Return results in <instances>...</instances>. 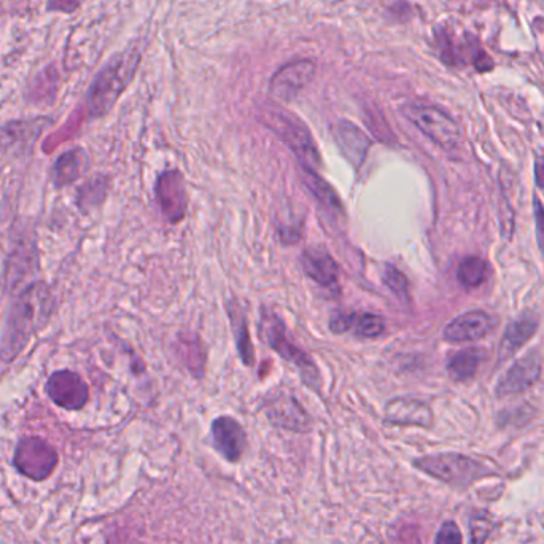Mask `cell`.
<instances>
[{
    "label": "cell",
    "mask_w": 544,
    "mask_h": 544,
    "mask_svg": "<svg viewBox=\"0 0 544 544\" xmlns=\"http://www.w3.org/2000/svg\"><path fill=\"white\" fill-rule=\"evenodd\" d=\"M55 309V295L47 282L34 280L26 285L10 304L0 339V362H15L32 338L48 327Z\"/></svg>",
    "instance_id": "cell-1"
},
{
    "label": "cell",
    "mask_w": 544,
    "mask_h": 544,
    "mask_svg": "<svg viewBox=\"0 0 544 544\" xmlns=\"http://www.w3.org/2000/svg\"><path fill=\"white\" fill-rule=\"evenodd\" d=\"M140 50L128 47L118 51L94 75L86 93V115L90 120H99L112 112L121 96L136 77L140 66Z\"/></svg>",
    "instance_id": "cell-2"
},
{
    "label": "cell",
    "mask_w": 544,
    "mask_h": 544,
    "mask_svg": "<svg viewBox=\"0 0 544 544\" xmlns=\"http://www.w3.org/2000/svg\"><path fill=\"white\" fill-rule=\"evenodd\" d=\"M412 467L428 478L460 492L470 489L482 479L500 476L494 465L459 452L422 455L412 460Z\"/></svg>",
    "instance_id": "cell-3"
},
{
    "label": "cell",
    "mask_w": 544,
    "mask_h": 544,
    "mask_svg": "<svg viewBox=\"0 0 544 544\" xmlns=\"http://www.w3.org/2000/svg\"><path fill=\"white\" fill-rule=\"evenodd\" d=\"M260 118L272 133H276L284 140L296 158L300 160L301 166H307L317 171L320 168V155L315 145L312 134L300 118L293 113L280 109L276 105H266L260 110Z\"/></svg>",
    "instance_id": "cell-4"
},
{
    "label": "cell",
    "mask_w": 544,
    "mask_h": 544,
    "mask_svg": "<svg viewBox=\"0 0 544 544\" xmlns=\"http://www.w3.org/2000/svg\"><path fill=\"white\" fill-rule=\"evenodd\" d=\"M435 48L447 67L454 69L473 67L478 74H487L494 70V59L484 50L478 37L470 32L457 37L451 29L440 26L435 29Z\"/></svg>",
    "instance_id": "cell-5"
},
{
    "label": "cell",
    "mask_w": 544,
    "mask_h": 544,
    "mask_svg": "<svg viewBox=\"0 0 544 544\" xmlns=\"http://www.w3.org/2000/svg\"><path fill=\"white\" fill-rule=\"evenodd\" d=\"M260 333L263 341L274 352H277L280 357L285 358L287 362L293 363L300 370L301 379H303L304 384L309 389L319 392L320 374L314 360L290 339L287 328H285V323L274 312H263V315H261Z\"/></svg>",
    "instance_id": "cell-6"
},
{
    "label": "cell",
    "mask_w": 544,
    "mask_h": 544,
    "mask_svg": "<svg viewBox=\"0 0 544 544\" xmlns=\"http://www.w3.org/2000/svg\"><path fill=\"white\" fill-rule=\"evenodd\" d=\"M401 113L420 133L446 152H451L459 145V125L440 107L424 102H409L401 107Z\"/></svg>",
    "instance_id": "cell-7"
},
{
    "label": "cell",
    "mask_w": 544,
    "mask_h": 544,
    "mask_svg": "<svg viewBox=\"0 0 544 544\" xmlns=\"http://www.w3.org/2000/svg\"><path fill=\"white\" fill-rule=\"evenodd\" d=\"M12 465L18 475L29 481L50 479L59 465V454L53 444L40 436H23L16 443Z\"/></svg>",
    "instance_id": "cell-8"
},
{
    "label": "cell",
    "mask_w": 544,
    "mask_h": 544,
    "mask_svg": "<svg viewBox=\"0 0 544 544\" xmlns=\"http://www.w3.org/2000/svg\"><path fill=\"white\" fill-rule=\"evenodd\" d=\"M55 120L50 117L7 121L0 125V158L18 160L28 156L37 140L51 128Z\"/></svg>",
    "instance_id": "cell-9"
},
{
    "label": "cell",
    "mask_w": 544,
    "mask_h": 544,
    "mask_svg": "<svg viewBox=\"0 0 544 544\" xmlns=\"http://www.w3.org/2000/svg\"><path fill=\"white\" fill-rule=\"evenodd\" d=\"M263 412L274 427L293 433H309L312 430L311 416L292 393H272L263 403Z\"/></svg>",
    "instance_id": "cell-10"
},
{
    "label": "cell",
    "mask_w": 544,
    "mask_h": 544,
    "mask_svg": "<svg viewBox=\"0 0 544 544\" xmlns=\"http://www.w3.org/2000/svg\"><path fill=\"white\" fill-rule=\"evenodd\" d=\"M45 392L48 398L64 411H82L90 401V387L75 371H55L48 377Z\"/></svg>",
    "instance_id": "cell-11"
},
{
    "label": "cell",
    "mask_w": 544,
    "mask_h": 544,
    "mask_svg": "<svg viewBox=\"0 0 544 544\" xmlns=\"http://www.w3.org/2000/svg\"><path fill=\"white\" fill-rule=\"evenodd\" d=\"M315 70L317 66L311 59H300L285 64L272 75L269 93L277 101H293L314 80Z\"/></svg>",
    "instance_id": "cell-12"
},
{
    "label": "cell",
    "mask_w": 544,
    "mask_h": 544,
    "mask_svg": "<svg viewBox=\"0 0 544 544\" xmlns=\"http://www.w3.org/2000/svg\"><path fill=\"white\" fill-rule=\"evenodd\" d=\"M156 199L169 223L182 222L187 215L188 196L185 177L177 169L163 172L156 182Z\"/></svg>",
    "instance_id": "cell-13"
},
{
    "label": "cell",
    "mask_w": 544,
    "mask_h": 544,
    "mask_svg": "<svg viewBox=\"0 0 544 544\" xmlns=\"http://www.w3.org/2000/svg\"><path fill=\"white\" fill-rule=\"evenodd\" d=\"M210 436L215 451L222 455L226 462H241L249 446V440L238 420L230 416L217 417L210 427Z\"/></svg>",
    "instance_id": "cell-14"
},
{
    "label": "cell",
    "mask_w": 544,
    "mask_h": 544,
    "mask_svg": "<svg viewBox=\"0 0 544 544\" xmlns=\"http://www.w3.org/2000/svg\"><path fill=\"white\" fill-rule=\"evenodd\" d=\"M541 366H543V362H541L537 350L522 357L498 381L497 389H495L497 397H511V395L529 390L540 379Z\"/></svg>",
    "instance_id": "cell-15"
},
{
    "label": "cell",
    "mask_w": 544,
    "mask_h": 544,
    "mask_svg": "<svg viewBox=\"0 0 544 544\" xmlns=\"http://www.w3.org/2000/svg\"><path fill=\"white\" fill-rule=\"evenodd\" d=\"M384 422L395 427H433V411L427 403L414 398H395L385 406Z\"/></svg>",
    "instance_id": "cell-16"
},
{
    "label": "cell",
    "mask_w": 544,
    "mask_h": 544,
    "mask_svg": "<svg viewBox=\"0 0 544 544\" xmlns=\"http://www.w3.org/2000/svg\"><path fill=\"white\" fill-rule=\"evenodd\" d=\"M492 315L484 311H470L452 320L444 330V339L451 344L475 342L486 338L494 330Z\"/></svg>",
    "instance_id": "cell-17"
},
{
    "label": "cell",
    "mask_w": 544,
    "mask_h": 544,
    "mask_svg": "<svg viewBox=\"0 0 544 544\" xmlns=\"http://www.w3.org/2000/svg\"><path fill=\"white\" fill-rule=\"evenodd\" d=\"M333 134H335L336 144H338L344 158L355 169L360 168L365 163L366 155L370 152V137L366 136L357 125L346 120L339 121L338 125L333 128Z\"/></svg>",
    "instance_id": "cell-18"
},
{
    "label": "cell",
    "mask_w": 544,
    "mask_h": 544,
    "mask_svg": "<svg viewBox=\"0 0 544 544\" xmlns=\"http://www.w3.org/2000/svg\"><path fill=\"white\" fill-rule=\"evenodd\" d=\"M90 155L85 148H69L63 155L58 156V160L51 169V182L56 188H66L77 180L82 179L86 172L90 171Z\"/></svg>",
    "instance_id": "cell-19"
},
{
    "label": "cell",
    "mask_w": 544,
    "mask_h": 544,
    "mask_svg": "<svg viewBox=\"0 0 544 544\" xmlns=\"http://www.w3.org/2000/svg\"><path fill=\"white\" fill-rule=\"evenodd\" d=\"M538 323H540L538 315L530 311L524 312L517 319H514L508 325V328H506L505 335H503L498 362H506L513 355H516L517 350L524 347L535 336L538 330Z\"/></svg>",
    "instance_id": "cell-20"
},
{
    "label": "cell",
    "mask_w": 544,
    "mask_h": 544,
    "mask_svg": "<svg viewBox=\"0 0 544 544\" xmlns=\"http://www.w3.org/2000/svg\"><path fill=\"white\" fill-rule=\"evenodd\" d=\"M303 269L307 276L322 287L338 285L339 268L328 250L322 245H314L303 253Z\"/></svg>",
    "instance_id": "cell-21"
},
{
    "label": "cell",
    "mask_w": 544,
    "mask_h": 544,
    "mask_svg": "<svg viewBox=\"0 0 544 544\" xmlns=\"http://www.w3.org/2000/svg\"><path fill=\"white\" fill-rule=\"evenodd\" d=\"M330 330L333 333H347L354 331L360 338L373 339L381 336L385 330V322L376 314H336L330 322Z\"/></svg>",
    "instance_id": "cell-22"
},
{
    "label": "cell",
    "mask_w": 544,
    "mask_h": 544,
    "mask_svg": "<svg viewBox=\"0 0 544 544\" xmlns=\"http://www.w3.org/2000/svg\"><path fill=\"white\" fill-rule=\"evenodd\" d=\"M59 72L55 66H47L29 83L26 98L34 104H53L59 91Z\"/></svg>",
    "instance_id": "cell-23"
},
{
    "label": "cell",
    "mask_w": 544,
    "mask_h": 544,
    "mask_svg": "<svg viewBox=\"0 0 544 544\" xmlns=\"http://www.w3.org/2000/svg\"><path fill=\"white\" fill-rule=\"evenodd\" d=\"M300 175L307 190L311 191L312 195L319 199L323 206L333 210L336 214H342V212H344V207H342L338 193L331 188V185L327 180H323L322 177L317 174L315 169L301 166Z\"/></svg>",
    "instance_id": "cell-24"
},
{
    "label": "cell",
    "mask_w": 544,
    "mask_h": 544,
    "mask_svg": "<svg viewBox=\"0 0 544 544\" xmlns=\"http://www.w3.org/2000/svg\"><path fill=\"white\" fill-rule=\"evenodd\" d=\"M109 191V177L107 175H96L88 180L85 185L78 188L77 206L82 212L96 209L104 203Z\"/></svg>",
    "instance_id": "cell-25"
},
{
    "label": "cell",
    "mask_w": 544,
    "mask_h": 544,
    "mask_svg": "<svg viewBox=\"0 0 544 544\" xmlns=\"http://www.w3.org/2000/svg\"><path fill=\"white\" fill-rule=\"evenodd\" d=\"M489 276L490 268L487 261L479 257H467L460 261L459 268H457V280L462 287L470 288V290L486 284Z\"/></svg>",
    "instance_id": "cell-26"
},
{
    "label": "cell",
    "mask_w": 544,
    "mask_h": 544,
    "mask_svg": "<svg viewBox=\"0 0 544 544\" xmlns=\"http://www.w3.org/2000/svg\"><path fill=\"white\" fill-rule=\"evenodd\" d=\"M482 354L479 349L460 350L449 362V373L454 377L455 381H467L470 377L475 376L481 365Z\"/></svg>",
    "instance_id": "cell-27"
},
{
    "label": "cell",
    "mask_w": 544,
    "mask_h": 544,
    "mask_svg": "<svg viewBox=\"0 0 544 544\" xmlns=\"http://www.w3.org/2000/svg\"><path fill=\"white\" fill-rule=\"evenodd\" d=\"M230 314L231 319H233L234 338H236L239 355H241L244 365L252 366L253 362H255V354H253L252 341H250L249 328H247L245 317L239 312V309H231Z\"/></svg>",
    "instance_id": "cell-28"
},
{
    "label": "cell",
    "mask_w": 544,
    "mask_h": 544,
    "mask_svg": "<svg viewBox=\"0 0 544 544\" xmlns=\"http://www.w3.org/2000/svg\"><path fill=\"white\" fill-rule=\"evenodd\" d=\"M470 529V544H486L494 532L495 524L487 514H473L468 521Z\"/></svg>",
    "instance_id": "cell-29"
},
{
    "label": "cell",
    "mask_w": 544,
    "mask_h": 544,
    "mask_svg": "<svg viewBox=\"0 0 544 544\" xmlns=\"http://www.w3.org/2000/svg\"><path fill=\"white\" fill-rule=\"evenodd\" d=\"M384 282L385 284H387V287H389L390 290H392V292L398 296V298L408 301V279H406L405 274H403L400 269H397L395 268V266L392 265L385 266Z\"/></svg>",
    "instance_id": "cell-30"
},
{
    "label": "cell",
    "mask_w": 544,
    "mask_h": 544,
    "mask_svg": "<svg viewBox=\"0 0 544 544\" xmlns=\"http://www.w3.org/2000/svg\"><path fill=\"white\" fill-rule=\"evenodd\" d=\"M433 544H463V533L454 521H444L436 532Z\"/></svg>",
    "instance_id": "cell-31"
},
{
    "label": "cell",
    "mask_w": 544,
    "mask_h": 544,
    "mask_svg": "<svg viewBox=\"0 0 544 544\" xmlns=\"http://www.w3.org/2000/svg\"><path fill=\"white\" fill-rule=\"evenodd\" d=\"M533 217H535V231H537V241L541 252L544 253V206L540 198H533Z\"/></svg>",
    "instance_id": "cell-32"
},
{
    "label": "cell",
    "mask_w": 544,
    "mask_h": 544,
    "mask_svg": "<svg viewBox=\"0 0 544 544\" xmlns=\"http://www.w3.org/2000/svg\"><path fill=\"white\" fill-rule=\"evenodd\" d=\"M80 5H82V0H48L47 12L72 15V13L77 12Z\"/></svg>",
    "instance_id": "cell-33"
},
{
    "label": "cell",
    "mask_w": 544,
    "mask_h": 544,
    "mask_svg": "<svg viewBox=\"0 0 544 544\" xmlns=\"http://www.w3.org/2000/svg\"><path fill=\"white\" fill-rule=\"evenodd\" d=\"M535 180L540 188H544V156H538L535 161Z\"/></svg>",
    "instance_id": "cell-34"
},
{
    "label": "cell",
    "mask_w": 544,
    "mask_h": 544,
    "mask_svg": "<svg viewBox=\"0 0 544 544\" xmlns=\"http://www.w3.org/2000/svg\"><path fill=\"white\" fill-rule=\"evenodd\" d=\"M271 544H298L295 540H292V538H280V540L274 541V543Z\"/></svg>",
    "instance_id": "cell-35"
}]
</instances>
